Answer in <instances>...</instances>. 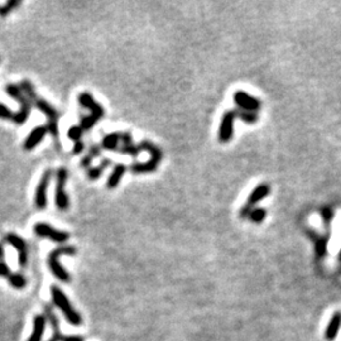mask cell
<instances>
[{
	"instance_id": "obj_1",
	"label": "cell",
	"mask_w": 341,
	"mask_h": 341,
	"mask_svg": "<svg viewBox=\"0 0 341 341\" xmlns=\"http://www.w3.org/2000/svg\"><path fill=\"white\" fill-rule=\"evenodd\" d=\"M62 255H71V257L76 255V248L72 245H61L57 249L51 251L48 258H47V263H48L51 272L57 279L63 283H68L71 279L70 274L60 263V257H62Z\"/></svg>"
},
{
	"instance_id": "obj_2",
	"label": "cell",
	"mask_w": 341,
	"mask_h": 341,
	"mask_svg": "<svg viewBox=\"0 0 341 341\" xmlns=\"http://www.w3.org/2000/svg\"><path fill=\"white\" fill-rule=\"evenodd\" d=\"M51 296H52L53 303L61 310L63 316L66 317V320H67L71 325H73V326L81 325V316H80L79 312L73 309L70 300L67 298V296L64 295L63 291H62L61 288H59L57 286L51 287Z\"/></svg>"
},
{
	"instance_id": "obj_3",
	"label": "cell",
	"mask_w": 341,
	"mask_h": 341,
	"mask_svg": "<svg viewBox=\"0 0 341 341\" xmlns=\"http://www.w3.org/2000/svg\"><path fill=\"white\" fill-rule=\"evenodd\" d=\"M68 172L64 167L57 169L56 172V188H55V204L57 209L64 211L70 207V198L66 193V182H67Z\"/></svg>"
},
{
	"instance_id": "obj_4",
	"label": "cell",
	"mask_w": 341,
	"mask_h": 341,
	"mask_svg": "<svg viewBox=\"0 0 341 341\" xmlns=\"http://www.w3.org/2000/svg\"><path fill=\"white\" fill-rule=\"evenodd\" d=\"M33 230H34V234L37 236L46 238V239H50L55 243H60V244H63V243H66L70 239V234L67 231L57 230V229L46 224V222H37L33 227Z\"/></svg>"
},
{
	"instance_id": "obj_5",
	"label": "cell",
	"mask_w": 341,
	"mask_h": 341,
	"mask_svg": "<svg viewBox=\"0 0 341 341\" xmlns=\"http://www.w3.org/2000/svg\"><path fill=\"white\" fill-rule=\"evenodd\" d=\"M51 178H52V169H46L43 175H42L39 182H38L34 193V205L38 210L46 209L47 202H48V200H47V191H48Z\"/></svg>"
},
{
	"instance_id": "obj_6",
	"label": "cell",
	"mask_w": 341,
	"mask_h": 341,
	"mask_svg": "<svg viewBox=\"0 0 341 341\" xmlns=\"http://www.w3.org/2000/svg\"><path fill=\"white\" fill-rule=\"evenodd\" d=\"M236 118V110L225 111L221 118V124L219 128V140L221 143L230 142L234 135V120Z\"/></svg>"
},
{
	"instance_id": "obj_7",
	"label": "cell",
	"mask_w": 341,
	"mask_h": 341,
	"mask_svg": "<svg viewBox=\"0 0 341 341\" xmlns=\"http://www.w3.org/2000/svg\"><path fill=\"white\" fill-rule=\"evenodd\" d=\"M5 242L9 245H12L13 248L17 250L18 253V262L21 267H26L28 263V248H27V243L23 238H21L17 234H8L5 236Z\"/></svg>"
},
{
	"instance_id": "obj_8",
	"label": "cell",
	"mask_w": 341,
	"mask_h": 341,
	"mask_svg": "<svg viewBox=\"0 0 341 341\" xmlns=\"http://www.w3.org/2000/svg\"><path fill=\"white\" fill-rule=\"evenodd\" d=\"M234 101H235L238 108L244 111H249V113H255L257 110H259L260 105H262L257 97L251 96L244 91H236L234 93Z\"/></svg>"
},
{
	"instance_id": "obj_9",
	"label": "cell",
	"mask_w": 341,
	"mask_h": 341,
	"mask_svg": "<svg viewBox=\"0 0 341 341\" xmlns=\"http://www.w3.org/2000/svg\"><path fill=\"white\" fill-rule=\"evenodd\" d=\"M268 195H269L268 185H259L258 187H255L253 192H251V195L249 196L248 201H247L245 206L243 207L242 210H240V216H242V217H247V216L250 215L251 209H253L254 205L257 204V202L262 201L263 198H265Z\"/></svg>"
},
{
	"instance_id": "obj_10",
	"label": "cell",
	"mask_w": 341,
	"mask_h": 341,
	"mask_svg": "<svg viewBox=\"0 0 341 341\" xmlns=\"http://www.w3.org/2000/svg\"><path fill=\"white\" fill-rule=\"evenodd\" d=\"M79 104L82 108L88 109L90 111V115H93L97 119H101L105 115V110L100 105L96 100L93 99V96L90 93H81L79 95Z\"/></svg>"
},
{
	"instance_id": "obj_11",
	"label": "cell",
	"mask_w": 341,
	"mask_h": 341,
	"mask_svg": "<svg viewBox=\"0 0 341 341\" xmlns=\"http://www.w3.org/2000/svg\"><path fill=\"white\" fill-rule=\"evenodd\" d=\"M31 104H32L33 106H35L38 110L46 115L47 122L48 123H59V118H60L59 111L56 110V109L51 105L50 102L46 101V100L42 99V97L37 96L31 101Z\"/></svg>"
},
{
	"instance_id": "obj_12",
	"label": "cell",
	"mask_w": 341,
	"mask_h": 341,
	"mask_svg": "<svg viewBox=\"0 0 341 341\" xmlns=\"http://www.w3.org/2000/svg\"><path fill=\"white\" fill-rule=\"evenodd\" d=\"M47 133H48V131H47L46 125H41L34 128L31 131L30 135L26 138V140H24L23 148L26 149V151H32V149H34L35 147L43 140V138L46 137Z\"/></svg>"
},
{
	"instance_id": "obj_13",
	"label": "cell",
	"mask_w": 341,
	"mask_h": 341,
	"mask_svg": "<svg viewBox=\"0 0 341 341\" xmlns=\"http://www.w3.org/2000/svg\"><path fill=\"white\" fill-rule=\"evenodd\" d=\"M160 162L155 159H149L147 162H135L130 166L131 173L134 175H147V173H153L157 171Z\"/></svg>"
},
{
	"instance_id": "obj_14",
	"label": "cell",
	"mask_w": 341,
	"mask_h": 341,
	"mask_svg": "<svg viewBox=\"0 0 341 341\" xmlns=\"http://www.w3.org/2000/svg\"><path fill=\"white\" fill-rule=\"evenodd\" d=\"M126 169H128L126 168V166L123 163H119L114 167L110 176L108 177V181H106V187H108L109 189L117 188V187L119 186L120 181H122V178L124 177V175H125Z\"/></svg>"
},
{
	"instance_id": "obj_15",
	"label": "cell",
	"mask_w": 341,
	"mask_h": 341,
	"mask_svg": "<svg viewBox=\"0 0 341 341\" xmlns=\"http://www.w3.org/2000/svg\"><path fill=\"white\" fill-rule=\"evenodd\" d=\"M44 311H46V316H47V318H48V322H50L51 326H52V330H53L52 338H51L48 341H62V338H63V335H62L61 331H60L59 318L56 317V315L53 313V311H52V309H51V307L46 306L44 307Z\"/></svg>"
},
{
	"instance_id": "obj_16",
	"label": "cell",
	"mask_w": 341,
	"mask_h": 341,
	"mask_svg": "<svg viewBox=\"0 0 341 341\" xmlns=\"http://www.w3.org/2000/svg\"><path fill=\"white\" fill-rule=\"evenodd\" d=\"M138 146H139L140 151L148 152L152 159H155V160H158V162H162V158H163L162 149H160L158 146H155L153 142H151V140H147V139L142 140V142H140Z\"/></svg>"
},
{
	"instance_id": "obj_17",
	"label": "cell",
	"mask_w": 341,
	"mask_h": 341,
	"mask_svg": "<svg viewBox=\"0 0 341 341\" xmlns=\"http://www.w3.org/2000/svg\"><path fill=\"white\" fill-rule=\"evenodd\" d=\"M44 329H46V317L38 315L34 317V325H33V333L28 341H42Z\"/></svg>"
},
{
	"instance_id": "obj_18",
	"label": "cell",
	"mask_w": 341,
	"mask_h": 341,
	"mask_svg": "<svg viewBox=\"0 0 341 341\" xmlns=\"http://www.w3.org/2000/svg\"><path fill=\"white\" fill-rule=\"evenodd\" d=\"M31 110H32V104H31L30 100L27 99L26 101L21 104L19 111H17V113L14 114L13 122H14L17 125H23L24 123L27 122V119L30 118Z\"/></svg>"
},
{
	"instance_id": "obj_19",
	"label": "cell",
	"mask_w": 341,
	"mask_h": 341,
	"mask_svg": "<svg viewBox=\"0 0 341 341\" xmlns=\"http://www.w3.org/2000/svg\"><path fill=\"white\" fill-rule=\"evenodd\" d=\"M120 143V133L114 131L110 134H106L101 140V148L106 151H118Z\"/></svg>"
},
{
	"instance_id": "obj_20",
	"label": "cell",
	"mask_w": 341,
	"mask_h": 341,
	"mask_svg": "<svg viewBox=\"0 0 341 341\" xmlns=\"http://www.w3.org/2000/svg\"><path fill=\"white\" fill-rule=\"evenodd\" d=\"M110 164H111V159H109V158H104L99 166L90 167V168L88 169V172H86V176H88V178L90 180V181L99 180V178L102 176V173H104V171H105Z\"/></svg>"
},
{
	"instance_id": "obj_21",
	"label": "cell",
	"mask_w": 341,
	"mask_h": 341,
	"mask_svg": "<svg viewBox=\"0 0 341 341\" xmlns=\"http://www.w3.org/2000/svg\"><path fill=\"white\" fill-rule=\"evenodd\" d=\"M101 146H99V144H93V146L89 148L88 155H85L84 158L81 159V163H80V166H81V168H86L89 169L91 166V162H93V158H97L101 155Z\"/></svg>"
},
{
	"instance_id": "obj_22",
	"label": "cell",
	"mask_w": 341,
	"mask_h": 341,
	"mask_svg": "<svg viewBox=\"0 0 341 341\" xmlns=\"http://www.w3.org/2000/svg\"><path fill=\"white\" fill-rule=\"evenodd\" d=\"M5 93H8L9 96L12 97V99L17 100L18 104L21 105L22 102H24L27 100L26 95L23 93V91H22L21 86H18V85L15 84H8L5 86Z\"/></svg>"
},
{
	"instance_id": "obj_23",
	"label": "cell",
	"mask_w": 341,
	"mask_h": 341,
	"mask_svg": "<svg viewBox=\"0 0 341 341\" xmlns=\"http://www.w3.org/2000/svg\"><path fill=\"white\" fill-rule=\"evenodd\" d=\"M341 324V315L340 313H336L331 320H330L329 325H327L326 329V339L327 340H334L338 335L339 327H340Z\"/></svg>"
},
{
	"instance_id": "obj_24",
	"label": "cell",
	"mask_w": 341,
	"mask_h": 341,
	"mask_svg": "<svg viewBox=\"0 0 341 341\" xmlns=\"http://www.w3.org/2000/svg\"><path fill=\"white\" fill-rule=\"evenodd\" d=\"M9 284L15 289H23L27 284L26 277L22 273H12L9 276Z\"/></svg>"
},
{
	"instance_id": "obj_25",
	"label": "cell",
	"mask_w": 341,
	"mask_h": 341,
	"mask_svg": "<svg viewBox=\"0 0 341 341\" xmlns=\"http://www.w3.org/2000/svg\"><path fill=\"white\" fill-rule=\"evenodd\" d=\"M118 153L124 155H130V157H137L140 153V148L138 144H130V146H122L118 148Z\"/></svg>"
},
{
	"instance_id": "obj_26",
	"label": "cell",
	"mask_w": 341,
	"mask_h": 341,
	"mask_svg": "<svg viewBox=\"0 0 341 341\" xmlns=\"http://www.w3.org/2000/svg\"><path fill=\"white\" fill-rule=\"evenodd\" d=\"M99 122V119L97 118H95L93 115H90V114H88V115H84V117H81V120H80V126H81V129L84 131L86 130H90L91 128H93L95 126V124Z\"/></svg>"
},
{
	"instance_id": "obj_27",
	"label": "cell",
	"mask_w": 341,
	"mask_h": 341,
	"mask_svg": "<svg viewBox=\"0 0 341 341\" xmlns=\"http://www.w3.org/2000/svg\"><path fill=\"white\" fill-rule=\"evenodd\" d=\"M19 5H21L19 0H8L3 6H0V17H6V15L12 13V10H14Z\"/></svg>"
},
{
	"instance_id": "obj_28",
	"label": "cell",
	"mask_w": 341,
	"mask_h": 341,
	"mask_svg": "<svg viewBox=\"0 0 341 341\" xmlns=\"http://www.w3.org/2000/svg\"><path fill=\"white\" fill-rule=\"evenodd\" d=\"M82 134H84V130H82L81 126L80 125L71 126V128L68 129V131H67V137L70 138L71 140H73V143H75V142H79V140H81Z\"/></svg>"
},
{
	"instance_id": "obj_29",
	"label": "cell",
	"mask_w": 341,
	"mask_h": 341,
	"mask_svg": "<svg viewBox=\"0 0 341 341\" xmlns=\"http://www.w3.org/2000/svg\"><path fill=\"white\" fill-rule=\"evenodd\" d=\"M236 117L242 118V120L244 123H248V124H253V123L257 122L258 117L255 113H249V111H240L236 110Z\"/></svg>"
},
{
	"instance_id": "obj_30",
	"label": "cell",
	"mask_w": 341,
	"mask_h": 341,
	"mask_svg": "<svg viewBox=\"0 0 341 341\" xmlns=\"http://www.w3.org/2000/svg\"><path fill=\"white\" fill-rule=\"evenodd\" d=\"M327 240L325 238H316V251L318 257H324L326 253Z\"/></svg>"
},
{
	"instance_id": "obj_31",
	"label": "cell",
	"mask_w": 341,
	"mask_h": 341,
	"mask_svg": "<svg viewBox=\"0 0 341 341\" xmlns=\"http://www.w3.org/2000/svg\"><path fill=\"white\" fill-rule=\"evenodd\" d=\"M249 217H250V220H253L254 222H262L265 217V210L264 209H255V210H251Z\"/></svg>"
},
{
	"instance_id": "obj_32",
	"label": "cell",
	"mask_w": 341,
	"mask_h": 341,
	"mask_svg": "<svg viewBox=\"0 0 341 341\" xmlns=\"http://www.w3.org/2000/svg\"><path fill=\"white\" fill-rule=\"evenodd\" d=\"M13 118H14V113H13V111L5 105V104H1V102H0V119L13 120Z\"/></svg>"
},
{
	"instance_id": "obj_33",
	"label": "cell",
	"mask_w": 341,
	"mask_h": 341,
	"mask_svg": "<svg viewBox=\"0 0 341 341\" xmlns=\"http://www.w3.org/2000/svg\"><path fill=\"white\" fill-rule=\"evenodd\" d=\"M120 142L123 143V146H130V144L134 143L133 142V135H131L130 131H122L120 133Z\"/></svg>"
},
{
	"instance_id": "obj_34",
	"label": "cell",
	"mask_w": 341,
	"mask_h": 341,
	"mask_svg": "<svg viewBox=\"0 0 341 341\" xmlns=\"http://www.w3.org/2000/svg\"><path fill=\"white\" fill-rule=\"evenodd\" d=\"M10 274H12V272H10V268L8 267V264H6L5 262H1V260H0V277L9 278Z\"/></svg>"
},
{
	"instance_id": "obj_35",
	"label": "cell",
	"mask_w": 341,
	"mask_h": 341,
	"mask_svg": "<svg viewBox=\"0 0 341 341\" xmlns=\"http://www.w3.org/2000/svg\"><path fill=\"white\" fill-rule=\"evenodd\" d=\"M84 148H85V144L82 140L75 142V143H73V149H72L73 155H80V153H82V152H84Z\"/></svg>"
},
{
	"instance_id": "obj_36",
	"label": "cell",
	"mask_w": 341,
	"mask_h": 341,
	"mask_svg": "<svg viewBox=\"0 0 341 341\" xmlns=\"http://www.w3.org/2000/svg\"><path fill=\"white\" fill-rule=\"evenodd\" d=\"M322 216H324L325 221H330V220L333 219V216H334L333 210H331L330 207H325L324 210H322Z\"/></svg>"
},
{
	"instance_id": "obj_37",
	"label": "cell",
	"mask_w": 341,
	"mask_h": 341,
	"mask_svg": "<svg viewBox=\"0 0 341 341\" xmlns=\"http://www.w3.org/2000/svg\"><path fill=\"white\" fill-rule=\"evenodd\" d=\"M62 341H85V339L80 335H68V336H63V338H62Z\"/></svg>"
},
{
	"instance_id": "obj_38",
	"label": "cell",
	"mask_w": 341,
	"mask_h": 341,
	"mask_svg": "<svg viewBox=\"0 0 341 341\" xmlns=\"http://www.w3.org/2000/svg\"><path fill=\"white\" fill-rule=\"evenodd\" d=\"M4 254H5V250H4V247L0 244V260L4 258Z\"/></svg>"
},
{
	"instance_id": "obj_39",
	"label": "cell",
	"mask_w": 341,
	"mask_h": 341,
	"mask_svg": "<svg viewBox=\"0 0 341 341\" xmlns=\"http://www.w3.org/2000/svg\"><path fill=\"white\" fill-rule=\"evenodd\" d=\"M340 259H341V250H340Z\"/></svg>"
}]
</instances>
